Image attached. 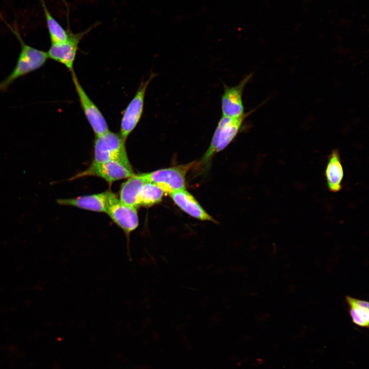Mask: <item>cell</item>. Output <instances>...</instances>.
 Returning a JSON list of instances; mask_svg holds the SVG:
<instances>
[{"label": "cell", "instance_id": "11", "mask_svg": "<svg viewBox=\"0 0 369 369\" xmlns=\"http://www.w3.org/2000/svg\"><path fill=\"white\" fill-rule=\"evenodd\" d=\"M252 76V73L247 75L235 86L224 85V91L221 101L222 116L237 117L245 113L242 94L246 85Z\"/></svg>", "mask_w": 369, "mask_h": 369}, {"label": "cell", "instance_id": "7", "mask_svg": "<svg viewBox=\"0 0 369 369\" xmlns=\"http://www.w3.org/2000/svg\"><path fill=\"white\" fill-rule=\"evenodd\" d=\"M99 24V23L94 24L86 30L79 33H74L71 31L67 41L52 44L47 52L49 58L65 66L71 74L74 72L73 66L80 41Z\"/></svg>", "mask_w": 369, "mask_h": 369}, {"label": "cell", "instance_id": "4", "mask_svg": "<svg viewBox=\"0 0 369 369\" xmlns=\"http://www.w3.org/2000/svg\"><path fill=\"white\" fill-rule=\"evenodd\" d=\"M195 164V161H192L187 164L137 174L145 181L157 184L166 193L169 194L173 192L186 189V176Z\"/></svg>", "mask_w": 369, "mask_h": 369}, {"label": "cell", "instance_id": "12", "mask_svg": "<svg viewBox=\"0 0 369 369\" xmlns=\"http://www.w3.org/2000/svg\"><path fill=\"white\" fill-rule=\"evenodd\" d=\"M169 195L174 202L190 216L200 220L217 223L186 189L173 192Z\"/></svg>", "mask_w": 369, "mask_h": 369}, {"label": "cell", "instance_id": "5", "mask_svg": "<svg viewBox=\"0 0 369 369\" xmlns=\"http://www.w3.org/2000/svg\"><path fill=\"white\" fill-rule=\"evenodd\" d=\"M155 76V73H153L148 80L141 82L134 96L123 112L119 134L125 140L141 118L146 91L150 81Z\"/></svg>", "mask_w": 369, "mask_h": 369}, {"label": "cell", "instance_id": "6", "mask_svg": "<svg viewBox=\"0 0 369 369\" xmlns=\"http://www.w3.org/2000/svg\"><path fill=\"white\" fill-rule=\"evenodd\" d=\"M135 175L131 164L110 160L100 163L92 162L87 169L72 177L69 180L92 176L100 177L109 183H112L114 181L128 178Z\"/></svg>", "mask_w": 369, "mask_h": 369}, {"label": "cell", "instance_id": "17", "mask_svg": "<svg viewBox=\"0 0 369 369\" xmlns=\"http://www.w3.org/2000/svg\"><path fill=\"white\" fill-rule=\"evenodd\" d=\"M165 192L157 184L145 181L139 195V206L150 207L159 203Z\"/></svg>", "mask_w": 369, "mask_h": 369}, {"label": "cell", "instance_id": "1", "mask_svg": "<svg viewBox=\"0 0 369 369\" xmlns=\"http://www.w3.org/2000/svg\"><path fill=\"white\" fill-rule=\"evenodd\" d=\"M14 33L20 43V52L13 71L0 82V92L6 90L18 78L40 68L49 58L47 52L27 45L17 31Z\"/></svg>", "mask_w": 369, "mask_h": 369}, {"label": "cell", "instance_id": "15", "mask_svg": "<svg viewBox=\"0 0 369 369\" xmlns=\"http://www.w3.org/2000/svg\"><path fill=\"white\" fill-rule=\"evenodd\" d=\"M352 322L358 326L368 327L369 310L367 301L350 296L346 297Z\"/></svg>", "mask_w": 369, "mask_h": 369}, {"label": "cell", "instance_id": "9", "mask_svg": "<svg viewBox=\"0 0 369 369\" xmlns=\"http://www.w3.org/2000/svg\"><path fill=\"white\" fill-rule=\"evenodd\" d=\"M106 213L126 235L127 239V255L131 260L129 248L130 236L139 225L137 209L125 204L118 199L109 208Z\"/></svg>", "mask_w": 369, "mask_h": 369}, {"label": "cell", "instance_id": "8", "mask_svg": "<svg viewBox=\"0 0 369 369\" xmlns=\"http://www.w3.org/2000/svg\"><path fill=\"white\" fill-rule=\"evenodd\" d=\"M81 108L91 126L95 137L109 131V127L100 111L88 96L79 83L75 72L71 74Z\"/></svg>", "mask_w": 369, "mask_h": 369}, {"label": "cell", "instance_id": "10", "mask_svg": "<svg viewBox=\"0 0 369 369\" xmlns=\"http://www.w3.org/2000/svg\"><path fill=\"white\" fill-rule=\"evenodd\" d=\"M118 199L113 192L106 191L76 198L59 199L57 200V202L60 205L71 206L87 210L106 213L109 208Z\"/></svg>", "mask_w": 369, "mask_h": 369}, {"label": "cell", "instance_id": "13", "mask_svg": "<svg viewBox=\"0 0 369 369\" xmlns=\"http://www.w3.org/2000/svg\"><path fill=\"white\" fill-rule=\"evenodd\" d=\"M324 175L330 191L336 193L341 190L344 170L340 155L337 150H333L329 155Z\"/></svg>", "mask_w": 369, "mask_h": 369}, {"label": "cell", "instance_id": "3", "mask_svg": "<svg viewBox=\"0 0 369 369\" xmlns=\"http://www.w3.org/2000/svg\"><path fill=\"white\" fill-rule=\"evenodd\" d=\"M126 140L119 133L108 131L95 137L94 158L92 162L115 160L131 164L126 148Z\"/></svg>", "mask_w": 369, "mask_h": 369}, {"label": "cell", "instance_id": "16", "mask_svg": "<svg viewBox=\"0 0 369 369\" xmlns=\"http://www.w3.org/2000/svg\"><path fill=\"white\" fill-rule=\"evenodd\" d=\"M45 14L48 30L52 44H58L67 41L71 32L70 28L66 30L53 17L48 10L44 0H40Z\"/></svg>", "mask_w": 369, "mask_h": 369}, {"label": "cell", "instance_id": "14", "mask_svg": "<svg viewBox=\"0 0 369 369\" xmlns=\"http://www.w3.org/2000/svg\"><path fill=\"white\" fill-rule=\"evenodd\" d=\"M145 181L136 174L124 182L119 192V201L128 206L138 209L140 206L139 198Z\"/></svg>", "mask_w": 369, "mask_h": 369}, {"label": "cell", "instance_id": "2", "mask_svg": "<svg viewBox=\"0 0 369 369\" xmlns=\"http://www.w3.org/2000/svg\"><path fill=\"white\" fill-rule=\"evenodd\" d=\"M237 117L222 116L213 134L210 145L201 162L206 165L217 153L224 150L235 138L245 119L256 109Z\"/></svg>", "mask_w": 369, "mask_h": 369}]
</instances>
